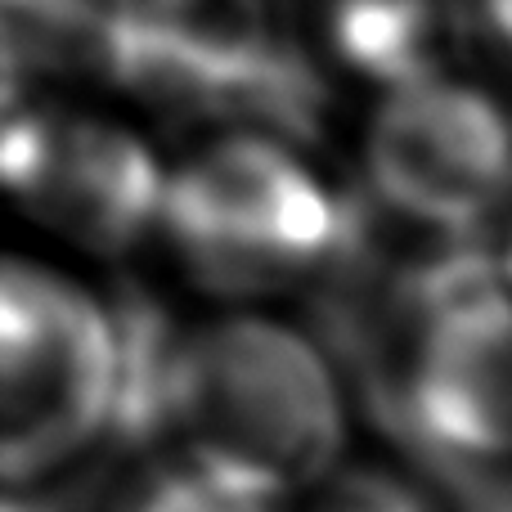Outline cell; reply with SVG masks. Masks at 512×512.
Here are the masks:
<instances>
[{"label":"cell","mask_w":512,"mask_h":512,"mask_svg":"<svg viewBox=\"0 0 512 512\" xmlns=\"http://www.w3.org/2000/svg\"><path fill=\"white\" fill-rule=\"evenodd\" d=\"M135 396L126 459H180L292 508L351 459V373L324 328L274 306L171 315L131 292Z\"/></svg>","instance_id":"cell-1"},{"label":"cell","mask_w":512,"mask_h":512,"mask_svg":"<svg viewBox=\"0 0 512 512\" xmlns=\"http://www.w3.org/2000/svg\"><path fill=\"white\" fill-rule=\"evenodd\" d=\"M364 203L324 149L256 126L198 131L171 153L162 248L212 306L319 292L360 243Z\"/></svg>","instance_id":"cell-2"},{"label":"cell","mask_w":512,"mask_h":512,"mask_svg":"<svg viewBox=\"0 0 512 512\" xmlns=\"http://www.w3.org/2000/svg\"><path fill=\"white\" fill-rule=\"evenodd\" d=\"M131 396V292H108L50 256L9 252L0 270L5 490L54 486L117 459Z\"/></svg>","instance_id":"cell-3"},{"label":"cell","mask_w":512,"mask_h":512,"mask_svg":"<svg viewBox=\"0 0 512 512\" xmlns=\"http://www.w3.org/2000/svg\"><path fill=\"white\" fill-rule=\"evenodd\" d=\"M108 90L194 135L256 126L324 144L328 72L279 0H126Z\"/></svg>","instance_id":"cell-4"},{"label":"cell","mask_w":512,"mask_h":512,"mask_svg":"<svg viewBox=\"0 0 512 512\" xmlns=\"http://www.w3.org/2000/svg\"><path fill=\"white\" fill-rule=\"evenodd\" d=\"M0 171L18 216L90 261L162 243L171 153L135 113L77 90H5Z\"/></svg>","instance_id":"cell-5"},{"label":"cell","mask_w":512,"mask_h":512,"mask_svg":"<svg viewBox=\"0 0 512 512\" xmlns=\"http://www.w3.org/2000/svg\"><path fill=\"white\" fill-rule=\"evenodd\" d=\"M355 189L378 221L441 243H495L512 212V99L463 68L364 108Z\"/></svg>","instance_id":"cell-6"},{"label":"cell","mask_w":512,"mask_h":512,"mask_svg":"<svg viewBox=\"0 0 512 512\" xmlns=\"http://www.w3.org/2000/svg\"><path fill=\"white\" fill-rule=\"evenodd\" d=\"M310 45L369 99L477 68L468 0H315Z\"/></svg>","instance_id":"cell-7"},{"label":"cell","mask_w":512,"mask_h":512,"mask_svg":"<svg viewBox=\"0 0 512 512\" xmlns=\"http://www.w3.org/2000/svg\"><path fill=\"white\" fill-rule=\"evenodd\" d=\"M126 0H0L5 90L104 86Z\"/></svg>","instance_id":"cell-8"},{"label":"cell","mask_w":512,"mask_h":512,"mask_svg":"<svg viewBox=\"0 0 512 512\" xmlns=\"http://www.w3.org/2000/svg\"><path fill=\"white\" fill-rule=\"evenodd\" d=\"M288 512H445L418 472L382 459H346Z\"/></svg>","instance_id":"cell-9"},{"label":"cell","mask_w":512,"mask_h":512,"mask_svg":"<svg viewBox=\"0 0 512 512\" xmlns=\"http://www.w3.org/2000/svg\"><path fill=\"white\" fill-rule=\"evenodd\" d=\"M117 512H288L225 490L221 481L194 472L180 459H140L122 472L117 486Z\"/></svg>","instance_id":"cell-10"},{"label":"cell","mask_w":512,"mask_h":512,"mask_svg":"<svg viewBox=\"0 0 512 512\" xmlns=\"http://www.w3.org/2000/svg\"><path fill=\"white\" fill-rule=\"evenodd\" d=\"M472 14V59L490 68V77L512 81V0H468Z\"/></svg>","instance_id":"cell-11"},{"label":"cell","mask_w":512,"mask_h":512,"mask_svg":"<svg viewBox=\"0 0 512 512\" xmlns=\"http://www.w3.org/2000/svg\"><path fill=\"white\" fill-rule=\"evenodd\" d=\"M459 512H512V477L459 490Z\"/></svg>","instance_id":"cell-12"},{"label":"cell","mask_w":512,"mask_h":512,"mask_svg":"<svg viewBox=\"0 0 512 512\" xmlns=\"http://www.w3.org/2000/svg\"><path fill=\"white\" fill-rule=\"evenodd\" d=\"M490 252H495L499 274H504V283L512 288V212H508V221L499 225V234H495V243H490Z\"/></svg>","instance_id":"cell-13"}]
</instances>
